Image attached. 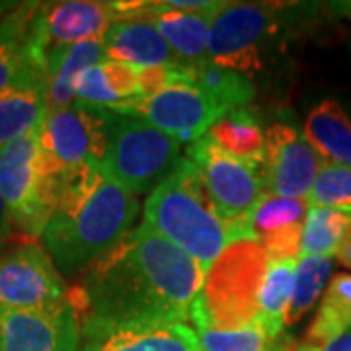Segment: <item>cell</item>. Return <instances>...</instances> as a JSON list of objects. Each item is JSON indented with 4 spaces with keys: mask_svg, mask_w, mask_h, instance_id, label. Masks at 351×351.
<instances>
[{
    "mask_svg": "<svg viewBox=\"0 0 351 351\" xmlns=\"http://www.w3.org/2000/svg\"><path fill=\"white\" fill-rule=\"evenodd\" d=\"M297 260H267V269L260 289V322L274 336L285 334Z\"/></svg>",
    "mask_w": 351,
    "mask_h": 351,
    "instance_id": "obj_25",
    "label": "cell"
},
{
    "mask_svg": "<svg viewBox=\"0 0 351 351\" xmlns=\"http://www.w3.org/2000/svg\"><path fill=\"white\" fill-rule=\"evenodd\" d=\"M0 195L14 226L27 239H41L57 203V180L49 174L39 127L0 151Z\"/></svg>",
    "mask_w": 351,
    "mask_h": 351,
    "instance_id": "obj_6",
    "label": "cell"
},
{
    "mask_svg": "<svg viewBox=\"0 0 351 351\" xmlns=\"http://www.w3.org/2000/svg\"><path fill=\"white\" fill-rule=\"evenodd\" d=\"M112 112L137 115L176 141L191 145L193 141L207 135L215 121L228 110L219 106L189 80L184 64L176 82L152 96L115 106Z\"/></svg>",
    "mask_w": 351,
    "mask_h": 351,
    "instance_id": "obj_10",
    "label": "cell"
},
{
    "mask_svg": "<svg viewBox=\"0 0 351 351\" xmlns=\"http://www.w3.org/2000/svg\"><path fill=\"white\" fill-rule=\"evenodd\" d=\"M324 166L311 143L287 123L265 129V160L262 166L265 191L281 197L308 199L314 180Z\"/></svg>",
    "mask_w": 351,
    "mask_h": 351,
    "instance_id": "obj_15",
    "label": "cell"
},
{
    "mask_svg": "<svg viewBox=\"0 0 351 351\" xmlns=\"http://www.w3.org/2000/svg\"><path fill=\"white\" fill-rule=\"evenodd\" d=\"M205 271L147 225L135 226L84 271L71 301L80 318L104 322L189 320Z\"/></svg>",
    "mask_w": 351,
    "mask_h": 351,
    "instance_id": "obj_1",
    "label": "cell"
},
{
    "mask_svg": "<svg viewBox=\"0 0 351 351\" xmlns=\"http://www.w3.org/2000/svg\"><path fill=\"white\" fill-rule=\"evenodd\" d=\"M104 49L110 61H119L137 66H182L172 47L152 20H127L117 22L104 36Z\"/></svg>",
    "mask_w": 351,
    "mask_h": 351,
    "instance_id": "obj_17",
    "label": "cell"
},
{
    "mask_svg": "<svg viewBox=\"0 0 351 351\" xmlns=\"http://www.w3.org/2000/svg\"><path fill=\"white\" fill-rule=\"evenodd\" d=\"M75 104L112 110L141 98L138 69L133 64L106 59L76 76L73 82Z\"/></svg>",
    "mask_w": 351,
    "mask_h": 351,
    "instance_id": "obj_18",
    "label": "cell"
},
{
    "mask_svg": "<svg viewBox=\"0 0 351 351\" xmlns=\"http://www.w3.org/2000/svg\"><path fill=\"white\" fill-rule=\"evenodd\" d=\"M186 73L195 86L203 90L209 98H213L219 106L226 108L228 112L237 110L240 106H246L256 96V88L248 76L223 69L211 63L209 59L186 64Z\"/></svg>",
    "mask_w": 351,
    "mask_h": 351,
    "instance_id": "obj_24",
    "label": "cell"
},
{
    "mask_svg": "<svg viewBox=\"0 0 351 351\" xmlns=\"http://www.w3.org/2000/svg\"><path fill=\"white\" fill-rule=\"evenodd\" d=\"M332 267L334 260L328 256H306L297 262L285 328L299 324L313 311L320 295L326 291V281L332 274Z\"/></svg>",
    "mask_w": 351,
    "mask_h": 351,
    "instance_id": "obj_28",
    "label": "cell"
},
{
    "mask_svg": "<svg viewBox=\"0 0 351 351\" xmlns=\"http://www.w3.org/2000/svg\"><path fill=\"white\" fill-rule=\"evenodd\" d=\"M121 22L115 2L106 0H63L39 2L29 24L27 57L45 75L51 51L84 41H101L113 24Z\"/></svg>",
    "mask_w": 351,
    "mask_h": 351,
    "instance_id": "obj_8",
    "label": "cell"
},
{
    "mask_svg": "<svg viewBox=\"0 0 351 351\" xmlns=\"http://www.w3.org/2000/svg\"><path fill=\"white\" fill-rule=\"evenodd\" d=\"M350 225L351 219L341 211L311 205L304 219V226H302L301 258L336 256L339 242Z\"/></svg>",
    "mask_w": 351,
    "mask_h": 351,
    "instance_id": "obj_29",
    "label": "cell"
},
{
    "mask_svg": "<svg viewBox=\"0 0 351 351\" xmlns=\"http://www.w3.org/2000/svg\"><path fill=\"white\" fill-rule=\"evenodd\" d=\"M71 297L47 250L34 240L0 258V311L47 308Z\"/></svg>",
    "mask_w": 351,
    "mask_h": 351,
    "instance_id": "obj_12",
    "label": "cell"
},
{
    "mask_svg": "<svg viewBox=\"0 0 351 351\" xmlns=\"http://www.w3.org/2000/svg\"><path fill=\"white\" fill-rule=\"evenodd\" d=\"M135 193L86 166L57 180V203L41 242L61 276L86 271L131 232Z\"/></svg>",
    "mask_w": 351,
    "mask_h": 351,
    "instance_id": "obj_2",
    "label": "cell"
},
{
    "mask_svg": "<svg viewBox=\"0 0 351 351\" xmlns=\"http://www.w3.org/2000/svg\"><path fill=\"white\" fill-rule=\"evenodd\" d=\"M351 326V274H336L330 279L318 313L306 332V341L324 346Z\"/></svg>",
    "mask_w": 351,
    "mask_h": 351,
    "instance_id": "obj_26",
    "label": "cell"
},
{
    "mask_svg": "<svg viewBox=\"0 0 351 351\" xmlns=\"http://www.w3.org/2000/svg\"><path fill=\"white\" fill-rule=\"evenodd\" d=\"M207 137L226 154L262 170L265 160V131L248 110H230L215 121Z\"/></svg>",
    "mask_w": 351,
    "mask_h": 351,
    "instance_id": "obj_22",
    "label": "cell"
},
{
    "mask_svg": "<svg viewBox=\"0 0 351 351\" xmlns=\"http://www.w3.org/2000/svg\"><path fill=\"white\" fill-rule=\"evenodd\" d=\"M277 343H279V341H277Z\"/></svg>",
    "mask_w": 351,
    "mask_h": 351,
    "instance_id": "obj_37",
    "label": "cell"
},
{
    "mask_svg": "<svg viewBox=\"0 0 351 351\" xmlns=\"http://www.w3.org/2000/svg\"><path fill=\"white\" fill-rule=\"evenodd\" d=\"M106 147L96 170L141 195L162 184L182 162V143L137 115L101 110Z\"/></svg>",
    "mask_w": 351,
    "mask_h": 351,
    "instance_id": "obj_5",
    "label": "cell"
},
{
    "mask_svg": "<svg viewBox=\"0 0 351 351\" xmlns=\"http://www.w3.org/2000/svg\"><path fill=\"white\" fill-rule=\"evenodd\" d=\"M336 260L339 262V265H343V267L351 269V225L348 226V230H346L343 239H341V242H339L338 252H336Z\"/></svg>",
    "mask_w": 351,
    "mask_h": 351,
    "instance_id": "obj_34",
    "label": "cell"
},
{
    "mask_svg": "<svg viewBox=\"0 0 351 351\" xmlns=\"http://www.w3.org/2000/svg\"><path fill=\"white\" fill-rule=\"evenodd\" d=\"M302 135L324 164L351 168V115L336 100H322L314 106Z\"/></svg>",
    "mask_w": 351,
    "mask_h": 351,
    "instance_id": "obj_20",
    "label": "cell"
},
{
    "mask_svg": "<svg viewBox=\"0 0 351 351\" xmlns=\"http://www.w3.org/2000/svg\"><path fill=\"white\" fill-rule=\"evenodd\" d=\"M106 49L101 41H84L71 47L51 51L45 61V80H47V101L49 110H61L75 104L73 82L82 71L104 63Z\"/></svg>",
    "mask_w": 351,
    "mask_h": 351,
    "instance_id": "obj_21",
    "label": "cell"
},
{
    "mask_svg": "<svg viewBox=\"0 0 351 351\" xmlns=\"http://www.w3.org/2000/svg\"><path fill=\"white\" fill-rule=\"evenodd\" d=\"M279 8L265 2H226L211 24L207 59L248 78L258 75L265 41L279 27Z\"/></svg>",
    "mask_w": 351,
    "mask_h": 351,
    "instance_id": "obj_7",
    "label": "cell"
},
{
    "mask_svg": "<svg viewBox=\"0 0 351 351\" xmlns=\"http://www.w3.org/2000/svg\"><path fill=\"white\" fill-rule=\"evenodd\" d=\"M225 4L226 2H215L213 6L205 10H189V12L178 10L172 6V10L156 16L152 22L182 63H199L207 59V39H209L211 24Z\"/></svg>",
    "mask_w": 351,
    "mask_h": 351,
    "instance_id": "obj_19",
    "label": "cell"
},
{
    "mask_svg": "<svg viewBox=\"0 0 351 351\" xmlns=\"http://www.w3.org/2000/svg\"><path fill=\"white\" fill-rule=\"evenodd\" d=\"M267 254L258 240L232 242L205 274L189 320L195 330H232L260 322V289Z\"/></svg>",
    "mask_w": 351,
    "mask_h": 351,
    "instance_id": "obj_4",
    "label": "cell"
},
{
    "mask_svg": "<svg viewBox=\"0 0 351 351\" xmlns=\"http://www.w3.org/2000/svg\"><path fill=\"white\" fill-rule=\"evenodd\" d=\"M78 351H201L197 334L182 320L104 322L80 318Z\"/></svg>",
    "mask_w": 351,
    "mask_h": 351,
    "instance_id": "obj_14",
    "label": "cell"
},
{
    "mask_svg": "<svg viewBox=\"0 0 351 351\" xmlns=\"http://www.w3.org/2000/svg\"><path fill=\"white\" fill-rule=\"evenodd\" d=\"M80 332L71 297L47 308L0 311V351H78Z\"/></svg>",
    "mask_w": 351,
    "mask_h": 351,
    "instance_id": "obj_13",
    "label": "cell"
},
{
    "mask_svg": "<svg viewBox=\"0 0 351 351\" xmlns=\"http://www.w3.org/2000/svg\"><path fill=\"white\" fill-rule=\"evenodd\" d=\"M18 6V2H10V0H0V18H4L6 14H10Z\"/></svg>",
    "mask_w": 351,
    "mask_h": 351,
    "instance_id": "obj_36",
    "label": "cell"
},
{
    "mask_svg": "<svg viewBox=\"0 0 351 351\" xmlns=\"http://www.w3.org/2000/svg\"><path fill=\"white\" fill-rule=\"evenodd\" d=\"M320 351H351V326L346 328L343 332H339L336 338L326 341Z\"/></svg>",
    "mask_w": 351,
    "mask_h": 351,
    "instance_id": "obj_33",
    "label": "cell"
},
{
    "mask_svg": "<svg viewBox=\"0 0 351 351\" xmlns=\"http://www.w3.org/2000/svg\"><path fill=\"white\" fill-rule=\"evenodd\" d=\"M330 8L339 14H343V16H348L351 20V2H334V4H330Z\"/></svg>",
    "mask_w": 351,
    "mask_h": 351,
    "instance_id": "obj_35",
    "label": "cell"
},
{
    "mask_svg": "<svg viewBox=\"0 0 351 351\" xmlns=\"http://www.w3.org/2000/svg\"><path fill=\"white\" fill-rule=\"evenodd\" d=\"M201 351H276L279 338L274 336L262 322L250 326L217 330H195Z\"/></svg>",
    "mask_w": 351,
    "mask_h": 351,
    "instance_id": "obj_30",
    "label": "cell"
},
{
    "mask_svg": "<svg viewBox=\"0 0 351 351\" xmlns=\"http://www.w3.org/2000/svg\"><path fill=\"white\" fill-rule=\"evenodd\" d=\"M186 156L197 168L201 182L219 213L228 223L250 230L248 219L252 211L267 193L262 170L223 152L207 135L193 141Z\"/></svg>",
    "mask_w": 351,
    "mask_h": 351,
    "instance_id": "obj_9",
    "label": "cell"
},
{
    "mask_svg": "<svg viewBox=\"0 0 351 351\" xmlns=\"http://www.w3.org/2000/svg\"><path fill=\"white\" fill-rule=\"evenodd\" d=\"M12 232H14L12 217H10V213H8V207H6V203H4L2 195H0V258L4 256V250H6L8 242H10V239H12Z\"/></svg>",
    "mask_w": 351,
    "mask_h": 351,
    "instance_id": "obj_32",
    "label": "cell"
},
{
    "mask_svg": "<svg viewBox=\"0 0 351 351\" xmlns=\"http://www.w3.org/2000/svg\"><path fill=\"white\" fill-rule=\"evenodd\" d=\"M39 143L45 166L55 180L78 168H96L106 147L101 108L73 104L49 110L39 127Z\"/></svg>",
    "mask_w": 351,
    "mask_h": 351,
    "instance_id": "obj_11",
    "label": "cell"
},
{
    "mask_svg": "<svg viewBox=\"0 0 351 351\" xmlns=\"http://www.w3.org/2000/svg\"><path fill=\"white\" fill-rule=\"evenodd\" d=\"M143 225L186 252L205 274L232 242L256 240L250 230L228 223L219 213L188 156L151 191L143 211Z\"/></svg>",
    "mask_w": 351,
    "mask_h": 351,
    "instance_id": "obj_3",
    "label": "cell"
},
{
    "mask_svg": "<svg viewBox=\"0 0 351 351\" xmlns=\"http://www.w3.org/2000/svg\"><path fill=\"white\" fill-rule=\"evenodd\" d=\"M308 203L314 207H328L341 211L351 219V168L338 164H324L314 180Z\"/></svg>",
    "mask_w": 351,
    "mask_h": 351,
    "instance_id": "obj_31",
    "label": "cell"
},
{
    "mask_svg": "<svg viewBox=\"0 0 351 351\" xmlns=\"http://www.w3.org/2000/svg\"><path fill=\"white\" fill-rule=\"evenodd\" d=\"M39 2H22L0 18V94L20 78L29 66L27 36Z\"/></svg>",
    "mask_w": 351,
    "mask_h": 351,
    "instance_id": "obj_23",
    "label": "cell"
},
{
    "mask_svg": "<svg viewBox=\"0 0 351 351\" xmlns=\"http://www.w3.org/2000/svg\"><path fill=\"white\" fill-rule=\"evenodd\" d=\"M308 199L281 197L274 193H265L260 203L254 207L248 226L258 242L271 239L276 234L287 232L291 228L304 225L308 213Z\"/></svg>",
    "mask_w": 351,
    "mask_h": 351,
    "instance_id": "obj_27",
    "label": "cell"
},
{
    "mask_svg": "<svg viewBox=\"0 0 351 351\" xmlns=\"http://www.w3.org/2000/svg\"><path fill=\"white\" fill-rule=\"evenodd\" d=\"M47 113V80L38 66L29 64L12 86L0 94V151L41 127Z\"/></svg>",
    "mask_w": 351,
    "mask_h": 351,
    "instance_id": "obj_16",
    "label": "cell"
}]
</instances>
